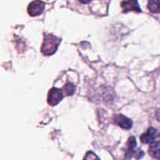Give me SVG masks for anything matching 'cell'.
Returning <instances> with one entry per match:
<instances>
[{"mask_svg": "<svg viewBox=\"0 0 160 160\" xmlns=\"http://www.w3.org/2000/svg\"><path fill=\"white\" fill-rule=\"evenodd\" d=\"M80 2H81V3H83V4H87V3L90 2L92 0H79Z\"/></svg>", "mask_w": 160, "mask_h": 160, "instance_id": "4fadbf2b", "label": "cell"}, {"mask_svg": "<svg viewBox=\"0 0 160 160\" xmlns=\"http://www.w3.org/2000/svg\"><path fill=\"white\" fill-rule=\"evenodd\" d=\"M113 123L116 125L119 126L120 128H123L125 130H129L132 128L133 122L131 119L128 118L125 116L122 115V114H117L112 118Z\"/></svg>", "mask_w": 160, "mask_h": 160, "instance_id": "8992f818", "label": "cell"}, {"mask_svg": "<svg viewBox=\"0 0 160 160\" xmlns=\"http://www.w3.org/2000/svg\"><path fill=\"white\" fill-rule=\"evenodd\" d=\"M84 160H99V159L97 157V156L94 152H88L84 157Z\"/></svg>", "mask_w": 160, "mask_h": 160, "instance_id": "8fae6325", "label": "cell"}, {"mask_svg": "<svg viewBox=\"0 0 160 160\" xmlns=\"http://www.w3.org/2000/svg\"><path fill=\"white\" fill-rule=\"evenodd\" d=\"M61 39L52 34H45L42 46V52L45 56H50L56 52Z\"/></svg>", "mask_w": 160, "mask_h": 160, "instance_id": "6da1fadb", "label": "cell"}, {"mask_svg": "<svg viewBox=\"0 0 160 160\" xmlns=\"http://www.w3.org/2000/svg\"><path fill=\"white\" fill-rule=\"evenodd\" d=\"M44 9H45V3L42 0H34L28 5V12L31 17H36L42 14Z\"/></svg>", "mask_w": 160, "mask_h": 160, "instance_id": "277c9868", "label": "cell"}, {"mask_svg": "<svg viewBox=\"0 0 160 160\" xmlns=\"http://www.w3.org/2000/svg\"><path fill=\"white\" fill-rule=\"evenodd\" d=\"M120 6L123 12H128L129 11H135L138 12H142L138 0H123Z\"/></svg>", "mask_w": 160, "mask_h": 160, "instance_id": "52a82bcc", "label": "cell"}, {"mask_svg": "<svg viewBox=\"0 0 160 160\" xmlns=\"http://www.w3.org/2000/svg\"><path fill=\"white\" fill-rule=\"evenodd\" d=\"M75 90H76L75 86L72 83L67 82L64 85V91H65L66 95H73L74 94Z\"/></svg>", "mask_w": 160, "mask_h": 160, "instance_id": "30bf717a", "label": "cell"}, {"mask_svg": "<svg viewBox=\"0 0 160 160\" xmlns=\"http://www.w3.org/2000/svg\"><path fill=\"white\" fill-rule=\"evenodd\" d=\"M156 117L157 119V120L160 122V109H158L156 111Z\"/></svg>", "mask_w": 160, "mask_h": 160, "instance_id": "7c38bea8", "label": "cell"}, {"mask_svg": "<svg viewBox=\"0 0 160 160\" xmlns=\"http://www.w3.org/2000/svg\"><path fill=\"white\" fill-rule=\"evenodd\" d=\"M160 137V132L154 128H149L148 131L141 135L140 140L144 144H150L155 142V140Z\"/></svg>", "mask_w": 160, "mask_h": 160, "instance_id": "3957f363", "label": "cell"}, {"mask_svg": "<svg viewBox=\"0 0 160 160\" xmlns=\"http://www.w3.org/2000/svg\"><path fill=\"white\" fill-rule=\"evenodd\" d=\"M63 98V94L61 89L52 88L48 95V103L52 106H56Z\"/></svg>", "mask_w": 160, "mask_h": 160, "instance_id": "5b68a950", "label": "cell"}, {"mask_svg": "<svg viewBox=\"0 0 160 160\" xmlns=\"http://www.w3.org/2000/svg\"><path fill=\"white\" fill-rule=\"evenodd\" d=\"M148 153L153 158L160 160V142H155L152 143L148 148Z\"/></svg>", "mask_w": 160, "mask_h": 160, "instance_id": "ba28073f", "label": "cell"}, {"mask_svg": "<svg viewBox=\"0 0 160 160\" xmlns=\"http://www.w3.org/2000/svg\"><path fill=\"white\" fill-rule=\"evenodd\" d=\"M137 148V142L135 138L131 136L128 138L127 143V150L125 158L126 160H130L132 157H134L136 159H140L145 156V152L139 148Z\"/></svg>", "mask_w": 160, "mask_h": 160, "instance_id": "7a4b0ae2", "label": "cell"}, {"mask_svg": "<svg viewBox=\"0 0 160 160\" xmlns=\"http://www.w3.org/2000/svg\"><path fill=\"white\" fill-rule=\"evenodd\" d=\"M148 9L154 13L160 12V0H148Z\"/></svg>", "mask_w": 160, "mask_h": 160, "instance_id": "9c48e42d", "label": "cell"}]
</instances>
